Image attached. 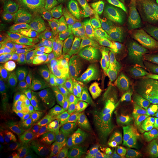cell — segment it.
Instances as JSON below:
<instances>
[{
    "label": "cell",
    "instance_id": "cell-43",
    "mask_svg": "<svg viewBox=\"0 0 158 158\" xmlns=\"http://www.w3.org/2000/svg\"><path fill=\"white\" fill-rule=\"evenodd\" d=\"M66 148L63 142H59L55 150L52 155L51 158H65Z\"/></svg>",
    "mask_w": 158,
    "mask_h": 158
},
{
    "label": "cell",
    "instance_id": "cell-41",
    "mask_svg": "<svg viewBox=\"0 0 158 158\" xmlns=\"http://www.w3.org/2000/svg\"><path fill=\"white\" fill-rule=\"evenodd\" d=\"M38 116V108L34 107L30 105L24 107L23 113L20 119L26 120L30 122H34Z\"/></svg>",
    "mask_w": 158,
    "mask_h": 158
},
{
    "label": "cell",
    "instance_id": "cell-32",
    "mask_svg": "<svg viewBox=\"0 0 158 158\" xmlns=\"http://www.w3.org/2000/svg\"><path fill=\"white\" fill-rule=\"evenodd\" d=\"M115 84L117 89L116 100V115L118 116L125 110V98L126 96L127 83L121 80L116 74L115 76Z\"/></svg>",
    "mask_w": 158,
    "mask_h": 158
},
{
    "label": "cell",
    "instance_id": "cell-37",
    "mask_svg": "<svg viewBox=\"0 0 158 158\" xmlns=\"http://www.w3.org/2000/svg\"><path fill=\"white\" fill-rule=\"evenodd\" d=\"M135 56L144 62L154 57L158 56V43L154 42L143 50L135 51Z\"/></svg>",
    "mask_w": 158,
    "mask_h": 158
},
{
    "label": "cell",
    "instance_id": "cell-35",
    "mask_svg": "<svg viewBox=\"0 0 158 158\" xmlns=\"http://www.w3.org/2000/svg\"><path fill=\"white\" fill-rule=\"evenodd\" d=\"M79 82L83 83L87 87L89 92H94L104 96L105 85L102 80L92 79L85 76H76Z\"/></svg>",
    "mask_w": 158,
    "mask_h": 158
},
{
    "label": "cell",
    "instance_id": "cell-49",
    "mask_svg": "<svg viewBox=\"0 0 158 158\" xmlns=\"http://www.w3.org/2000/svg\"><path fill=\"white\" fill-rule=\"evenodd\" d=\"M12 107V104L10 101L7 96L3 94L2 96H1L0 98V109L1 110L6 109L7 108Z\"/></svg>",
    "mask_w": 158,
    "mask_h": 158
},
{
    "label": "cell",
    "instance_id": "cell-36",
    "mask_svg": "<svg viewBox=\"0 0 158 158\" xmlns=\"http://www.w3.org/2000/svg\"><path fill=\"white\" fill-rule=\"evenodd\" d=\"M110 115H111V114L110 113L107 104H102L100 107L97 108L94 118L85 128H96L100 125L104 119H105Z\"/></svg>",
    "mask_w": 158,
    "mask_h": 158
},
{
    "label": "cell",
    "instance_id": "cell-5",
    "mask_svg": "<svg viewBox=\"0 0 158 158\" xmlns=\"http://www.w3.org/2000/svg\"><path fill=\"white\" fill-rule=\"evenodd\" d=\"M57 49L64 59L73 63L77 67L89 62L93 57L89 41L77 31L66 34Z\"/></svg>",
    "mask_w": 158,
    "mask_h": 158
},
{
    "label": "cell",
    "instance_id": "cell-13",
    "mask_svg": "<svg viewBox=\"0 0 158 158\" xmlns=\"http://www.w3.org/2000/svg\"><path fill=\"white\" fill-rule=\"evenodd\" d=\"M57 143V139L54 134L44 133L35 136L31 142V146L35 158H51Z\"/></svg>",
    "mask_w": 158,
    "mask_h": 158
},
{
    "label": "cell",
    "instance_id": "cell-59",
    "mask_svg": "<svg viewBox=\"0 0 158 158\" xmlns=\"http://www.w3.org/2000/svg\"><path fill=\"white\" fill-rule=\"evenodd\" d=\"M143 158V156H142V155H141V156H139V157H138V158Z\"/></svg>",
    "mask_w": 158,
    "mask_h": 158
},
{
    "label": "cell",
    "instance_id": "cell-15",
    "mask_svg": "<svg viewBox=\"0 0 158 158\" xmlns=\"http://www.w3.org/2000/svg\"><path fill=\"white\" fill-rule=\"evenodd\" d=\"M39 66L52 73L70 76L77 70V66L63 57H48L40 59Z\"/></svg>",
    "mask_w": 158,
    "mask_h": 158
},
{
    "label": "cell",
    "instance_id": "cell-28",
    "mask_svg": "<svg viewBox=\"0 0 158 158\" xmlns=\"http://www.w3.org/2000/svg\"><path fill=\"white\" fill-rule=\"evenodd\" d=\"M32 133V130L31 125L23 121L16 122L11 125L8 130V134L19 143L27 141L31 137Z\"/></svg>",
    "mask_w": 158,
    "mask_h": 158
},
{
    "label": "cell",
    "instance_id": "cell-25",
    "mask_svg": "<svg viewBox=\"0 0 158 158\" xmlns=\"http://www.w3.org/2000/svg\"><path fill=\"white\" fill-rule=\"evenodd\" d=\"M117 72L109 73L107 76L102 79L105 85L104 97L106 104L113 117L116 115L117 89L115 84V76Z\"/></svg>",
    "mask_w": 158,
    "mask_h": 158
},
{
    "label": "cell",
    "instance_id": "cell-3",
    "mask_svg": "<svg viewBox=\"0 0 158 158\" xmlns=\"http://www.w3.org/2000/svg\"><path fill=\"white\" fill-rule=\"evenodd\" d=\"M91 0H45L51 14L62 22L77 25L89 15Z\"/></svg>",
    "mask_w": 158,
    "mask_h": 158
},
{
    "label": "cell",
    "instance_id": "cell-42",
    "mask_svg": "<svg viewBox=\"0 0 158 158\" xmlns=\"http://www.w3.org/2000/svg\"><path fill=\"white\" fill-rule=\"evenodd\" d=\"M16 158H35L31 144L27 143L23 145Z\"/></svg>",
    "mask_w": 158,
    "mask_h": 158
},
{
    "label": "cell",
    "instance_id": "cell-20",
    "mask_svg": "<svg viewBox=\"0 0 158 158\" xmlns=\"http://www.w3.org/2000/svg\"><path fill=\"white\" fill-rule=\"evenodd\" d=\"M96 44L103 61L107 66L109 72H114L113 63L118 48L117 40L106 36L104 40L102 41H96Z\"/></svg>",
    "mask_w": 158,
    "mask_h": 158
},
{
    "label": "cell",
    "instance_id": "cell-54",
    "mask_svg": "<svg viewBox=\"0 0 158 158\" xmlns=\"http://www.w3.org/2000/svg\"><path fill=\"white\" fill-rule=\"evenodd\" d=\"M10 0H3V2L4 3V4H8V2L10 1Z\"/></svg>",
    "mask_w": 158,
    "mask_h": 158
},
{
    "label": "cell",
    "instance_id": "cell-21",
    "mask_svg": "<svg viewBox=\"0 0 158 158\" xmlns=\"http://www.w3.org/2000/svg\"><path fill=\"white\" fill-rule=\"evenodd\" d=\"M76 25L89 39L102 41L106 37L100 23L92 19L89 15L82 19Z\"/></svg>",
    "mask_w": 158,
    "mask_h": 158
},
{
    "label": "cell",
    "instance_id": "cell-31",
    "mask_svg": "<svg viewBox=\"0 0 158 158\" xmlns=\"http://www.w3.org/2000/svg\"><path fill=\"white\" fill-rule=\"evenodd\" d=\"M72 97L67 92H64L62 94L57 96L43 97V98H35L31 99L29 105L38 108L42 107H52V106L57 104L60 102L68 100Z\"/></svg>",
    "mask_w": 158,
    "mask_h": 158
},
{
    "label": "cell",
    "instance_id": "cell-14",
    "mask_svg": "<svg viewBox=\"0 0 158 158\" xmlns=\"http://www.w3.org/2000/svg\"><path fill=\"white\" fill-rule=\"evenodd\" d=\"M99 23L105 34L113 38L118 36L127 29L124 8L111 12Z\"/></svg>",
    "mask_w": 158,
    "mask_h": 158
},
{
    "label": "cell",
    "instance_id": "cell-23",
    "mask_svg": "<svg viewBox=\"0 0 158 158\" xmlns=\"http://www.w3.org/2000/svg\"><path fill=\"white\" fill-rule=\"evenodd\" d=\"M114 0H91L89 17L97 22H100L105 17L117 8Z\"/></svg>",
    "mask_w": 158,
    "mask_h": 158
},
{
    "label": "cell",
    "instance_id": "cell-50",
    "mask_svg": "<svg viewBox=\"0 0 158 158\" xmlns=\"http://www.w3.org/2000/svg\"><path fill=\"white\" fill-rule=\"evenodd\" d=\"M99 158H110V151L108 150L100 142V152Z\"/></svg>",
    "mask_w": 158,
    "mask_h": 158
},
{
    "label": "cell",
    "instance_id": "cell-38",
    "mask_svg": "<svg viewBox=\"0 0 158 158\" xmlns=\"http://www.w3.org/2000/svg\"><path fill=\"white\" fill-rule=\"evenodd\" d=\"M64 92L50 90L46 89H40L30 86L29 87V98L31 99L35 98H43L62 94Z\"/></svg>",
    "mask_w": 158,
    "mask_h": 158
},
{
    "label": "cell",
    "instance_id": "cell-17",
    "mask_svg": "<svg viewBox=\"0 0 158 158\" xmlns=\"http://www.w3.org/2000/svg\"><path fill=\"white\" fill-rule=\"evenodd\" d=\"M118 48L113 63V71L115 72L119 64L127 62L135 57L134 47L130 40L128 32H124L117 39Z\"/></svg>",
    "mask_w": 158,
    "mask_h": 158
},
{
    "label": "cell",
    "instance_id": "cell-33",
    "mask_svg": "<svg viewBox=\"0 0 158 158\" xmlns=\"http://www.w3.org/2000/svg\"><path fill=\"white\" fill-rule=\"evenodd\" d=\"M75 100L83 102L93 107H99L105 102V97L94 92H86L73 97Z\"/></svg>",
    "mask_w": 158,
    "mask_h": 158
},
{
    "label": "cell",
    "instance_id": "cell-39",
    "mask_svg": "<svg viewBox=\"0 0 158 158\" xmlns=\"http://www.w3.org/2000/svg\"><path fill=\"white\" fill-rule=\"evenodd\" d=\"M6 94L10 101L12 104V107H24L28 105L31 102V99L30 98H22L19 97L17 95L12 93L8 89L5 90L4 93Z\"/></svg>",
    "mask_w": 158,
    "mask_h": 158
},
{
    "label": "cell",
    "instance_id": "cell-24",
    "mask_svg": "<svg viewBox=\"0 0 158 158\" xmlns=\"http://www.w3.org/2000/svg\"><path fill=\"white\" fill-rule=\"evenodd\" d=\"M30 27H20L7 23L3 31V36L10 44L19 45L27 42Z\"/></svg>",
    "mask_w": 158,
    "mask_h": 158
},
{
    "label": "cell",
    "instance_id": "cell-9",
    "mask_svg": "<svg viewBox=\"0 0 158 158\" xmlns=\"http://www.w3.org/2000/svg\"><path fill=\"white\" fill-rule=\"evenodd\" d=\"M148 73L146 67L128 81L125 98V110L136 108L141 98L147 83Z\"/></svg>",
    "mask_w": 158,
    "mask_h": 158
},
{
    "label": "cell",
    "instance_id": "cell-8",
    "mask_svg": "<svg viewBox=\"0 0 158 158\" xmlns=\"http://www.w3.org/2000/svg\"><path fill=\"white\" fill-rule=\"evenodd\" d=\"M134 18L151 36L158 40V15L152 0H139L135 8Z\"/></svg>",
    "mask_w": 158,
    "mask_h": 158
},
{
    "label": "cell",
    "instance_id": "cell-53",
    "mask_svg": "<svg viewBox=\"0 0 158 158\" xmlns=\"http://www.w3.org/2000/svg\"><path fill=\"white\" fill-rule=\"evenodd\" d=\"M32 1H33L35 2H36L38 4H44V1H45V0H32Z\"/></svg>",
    "mask_w": 158,
    "mask_h": 158
},
{
    "label": "cell",
    "instance_id": "cell-27",
    "mask_svg": "<svg viewBox=\"0 0 158 158\" xmlns=\"http://www.w3.org/2000/svg\"><path fill=\"white\" fill-rule=\"evenodd\" d=\"M23 145L15 141L5 131L1 130L0 151L5 158H16Z\"/></svg>",
    "mask_w": 158,
    "mask_h": 158
},
{
    "label": "cell",
    "instance_id": "cell-30",
    "mask_svg": "<svg viewBox=\"0 0 158 158\" xmlns=\"http://www.w3.org/2000/svg\"><path fill=\"white\" fill-rule=\"evenodd\" d=\"M24 107H12L1 110L0 125L1 127H7L19 120L23 113Z\"/></svg>",
    "mask_w": 158,
    "mask_h": 158
},
{
    "label": "cell",
    "instance_id": "cell-56",
    "mask_svg": "<svg viewBox=\"0 0 158 158\" xmlns=\"http://www.w3.org/2000/svg\"><path fill=\"white\" fill-rule=\"evenodd\" d=\"M143 158H150L149 156H147V155H143Z\"/></svg>",
    "mask_w": 158,
    "mask_h": 158
},
{
    "label": "cell",
    "instance_id": "cell-40",
    "mask_svg": "<svg viewBox=\"0 0 158 158\" xmlns=\"http://www.w3.org/2000/svg\"><path fill=\"white\" fill-rule=\"evenodd\" d=\"M29 87L30 86L25 83H18L14 85L8 90L12 93L17 95L22 98H29ZM31 99V98H30Z\"/></svg>",
    "mask_w": 158,
    "mask_h": 158
},
{
    "label": "cell",
    "instance_id": "cell-61",
    "mask_svg": "<svg viewBox=\"0 0 158 158\" xmlns=\"http://www.w3.org/2000/svg\"></svg>",
    "mask_w": 158,
    "mask_h": 158
},
{
    "label": "cell",
    "instance_id": "cell-6",
    "mask_svg": "<svg viewBox=\"0 0 158 158\" xmlns=\"http://www.w3.org/2000/svg\"><path fill=\"white\" fill-rule=\"evenodd\" d=\"M39 11L25 0H10L8 3L6 21L20 27H29L38 18Z\"/></svg>",
    "mask_w": 158,
    "mask_h": 158
},
{
    "label": "cell",
    "instance_id": "cell-11",
    "mask_svg": "<svg viewBox=\"0 0 158 158\" xmlns=\"http://www.w3.org/2000/svg\"><path fill=\"white\" fill-rule=\"evenodd\" d=\"M75 142L79 150L87 158H99L100 142L94 130L89 128L77 133Z\"/></svg>",
    "mask_w": 158,
    "mask_h": 158
},
{
    "label": "cell",
    "instance_id": "cell-34",
    "mask_svg": "<svg viewBox=\"0 0 158 158\" xmlns=\"http://www.w3.org/2000/svg\"><path fill=\"white\" fill-rule=\"evenodd\" d=\"M34 123L35 125L40 129H48L53 127L51 107L38 108V116Z\"/></svg>",
    "mask_w": 158,
    "mask_h": 158
},
{
    "label": "cell",
    "instance_id": "cell-16",
    "mask_svg": "<svg viewBox=\"0 0 158 158\" xmlns=\"http://www.w3.org/2000/svg\"><path fill=\"white\" fill-rule=\"evenodd\" d=\"M158 102V75L151 74L147 80L141 98L136 108L141 112L156 106Z\"/></svg>",
    "mask_w": 158,
    "mask_h": 158
},
{
    "label": "cell",
    "instance_id": "cell-22",
    "mask_svg": "<svg viewBox=\"0 0 158 158\" xmlns=\"http://www.w3.org/2000/svg\"><path fill=\"white\" fill-rule=\"evenodd\" d=\"M74 100L73 97H72L51 107V117L53 127L60 129L64 126L66 119L71 113L70 106Z\"/></svg>",
    "mask_w": 158,
    "mask_h": 158
},
{
    "label": "cell",
    "instance_id": "cell-12",
    "mask_svg": "<svg viewBox=\"0 0 158 158\" xmlns=\"http://www.w3.org/2000/svg\"><path fill=\"white\" fill-rule=\"evenodd\" d=\"M63 57L57 48L53 46H37L29 48L21 53L19 63L25 66H39V61L44 57Z\"/></svg>",
    "mask_w": 158,
    "mask_h": 158
},
{
    "label": "cell",
    "instance_id": "cell-52",
    "mask_svg": "<svg viewBox=\"0 0 158 158\" xmlns=\"http://www.w3.org/2000/svg\"><path fill=\"white\" fill-rule=\"evenodd\" d=\"M110 158H134L131 156H118L116 155L113 154V153L110 151Z\"/></svg>",
    "mask_w": 158,
    "mask_h": 158
},
{
    "label": "cell",
    "instance_id": "cell-26",
    "mask_svg": "<svg viewBox=\"0 0 158 158\" xmlns=\"http://www.w3.org/2000/svg\"><path fill=\"white\" fill-rule=\"evenodd\" d=\"M145 67V62L135 56L134 59L119 64L117 68V74L119 79L126 82Z\"/></svg>",
    "mask_w": 158,
    "mask_h": 158
},
{
    "label": "cell",
    "instance_id": "cell-18",
    "mask_svg": "<svg viewBox=\"0 0 158 158\" xmlns=\"http://www.w3.org/2000/svg\"><path fill=\"white\" fill-rule=\"evenodd\" d=\"M109 71L104 61L92 59L89 62L80 66L74 73L76 76H85L92 79L102 80L105 78Z\"/></svg>",
    "mask_w": 158,
    "mask_h": 158
},
{
    "label": "cell",
    "instance_id": "cell-44",
    "mask_svg": "<svg viewBox=\"0 0 158 158\" xmlns=\"http://www.w3.org/2000/svg\"><path fill=\"white\" fill-rule=\"evenodd\" d=\"M66 92L72 97H73L74 96H77L86 92H89V90L85 84L81 82H79V85L76 87L70 89Z\"/></svg>",
    "mask_w": 158,
    "mask_h": 158
},
{
    "label": "cell",
    "instance_id": "cell-4",
    "mask_svg": "<svg viewBox=\"0 0 158 158\" xmlns=\"http://www.w3.org/2000/svg\"><path fill=\"white\" fill-rule=\"evenodd\" d=\"M141 155L152 158L158 152V111H145L138 124Z\"/></svg>",
    "mask_w": 158,
    "mask_h": 158
},
{
    "label": "cell",
    "instance_id": "cell-46",
    "mask_svg": "<svg viewBox=\"0 0 158 158\" xmlns=\"http://www.w3.org/2000/svg\"><path fill=\"white\" fill-rule=\"evenodd\" d=\"M92 107L90 106L85 104L83 102H79L77 100H74L70 106V110L71 112L76 111H81L87 110Z\"/></svg>",
    "mask_w": 158,
    "mask_h": 158
},
{
    "label": "cell",
    "instance_id": "cell-2",
    "mask_svg": "<svg viewBox=\"0 0 158 158\" xmlns=\"http://www.w3.org/2000/svg\"><path fill=\"white\" fill-rule=\"evenodd\" d=\"M66 33L48 17L40 16L30 27L27 44L29 48L37 46H53L58 48L62 44Z\"/></svg>",
    "mask_w": 158,
    "mask_h": 158
},
{
    "label": "cell",
    "instance_id": "cell-1",
    "mask_svg": "<svg viewBox=\"0 0 158 158\" xmlns=\"http://www.w3.org/2000/svg\"><path fill=\"white\" fill-rule=\"evenodd\" d=\"M141 113L136 108L124 110L115 119V136L131 156H141L138 124Z\"/></svg>",
    "mask_w": 158,
    "mask_h": 158
},
{
    "label": "cell",
    "instance_id": "cell-55",
    "mask_svg": "<svg viewBox=\"0 0 158 158\" xmlns=\"http://www.w3.org/2000/svg\"><path fill=\"white\" fill-rule=\"evenodd\" d=\"M152 158H158V154H156V155H155Z\"/></svg>",
    "mask_w": 158,
    "mask_h": 158
},
{
    "label": "cell",
    "instance_id": "cell-45",
    "mask_svg": "<svg viewBox=\"0 0 158 158\" xmlns=\"http://www.w3.org/2000/svg\"><path fill=\"white\" fill-rule=\"evenodd\" d=\"M145 67L153 74L158 75V56L145 62Z\"/></svg>",
    "mask_w": 158,
    "mask_h": 158
},
{
    "label": "cell",
    "instance_id": "cell-58",
    "mask_svg": "<svg viewBox=\"0 0 158 158\" xmlns=\"http://www.w3.org/2000/svg\"><path fill=\"white\" fill-rule=\"evenodd\" d=\"M154 1H155V2H156V4H158V0H154Z\"/></svg>",
    "mask_w": 158,
    "mask_h": 158
},
{
    "label": "cell",
    "instance_id": "cell-19",
    "mask_svg": "<svg viewBox=\"0 0 158 158\" xmlns=\"http://www.w3.org/2000/svg\"><path fill=\"white\" fill-rule=\"evenodd\" d=\"M96 108L73 111L69 114L65 122L64 127L69 130H80L85 128L95 117Z\"/></svg>",
    "mask_w": 158,
    "mask_h": 158
},
{
    "label": "cell",
    "instance_id": "cell-10",
    "mask_svg": "<svg viewBox=\"0 0 158 158\" xmlns=\"http://www.w3.org/2000/svg\"><path fill=\"white\" fill-rule=\"evenodd\" d=\"M126 25L127 32L136 51L143 50L156 42L135 18L128 15L126 18Z\"/></svg>",
    "mask_w": 158,
    "mask_h": 158
},
{
    "label": "cell",
    "instance_id": "cell-48",
    "mask_svg": "<svg viewBox=\"0 0 158 158\" xmlns=\"http://www.w3.org/2000/svg\"><path fill=\"white\" fill-rule=\"evenodd\" d=\"M15 74H13L12 72H8L7 70H4L2 69H1V73H0V83L3 84L8 81L10 79L12 78Z\"/></svg>",
    "mask_w": 158,
    "mask_h": 158
},
{
    "label": "cell",
    "instance_id": "cell-60",
    "mask_svg": "<svg viewBox=\"0 0 158 158\" xmlns=\"http://www.w3.org/2000/svg\"><path fill=\"white\" fill-rule=\"evenodd\" d=\"M0 158H5L2 155H1V156H0Z\"/></svg>",
    "mask_w": 158,
    "mask_h": 158
},
{
    "label": "cell",
    "instance_id": "cell-51",
    "mask_svg": "<svg viewBox=\"0 0 158 158\" xmlns=\"http://www.w3.org/2000/svg\"><path fill=\"white\" fill-rule=\"evenodd\" d=\"M117 6H122L128 5L135 0H114Z\"/></svg>",
    "mask_w": 158,
    "mask_h": 158
},
{
    "label": "cell",
    "instance_id": "cell-47",
    "mask_svg": "<svg viewBox=\"0 0 158 158\" xmlns=\"http://www.w3.org/2000/svg\"><path fill=\"white\" fill-rule=\"evenodd\" d=\"M65 158H87L80 150L76 148L66 149Z\"/></svg>",
    "mask_w": 158,
    "mask_h": 158
},
{
    "label": "cell",
    "instance_id": "cell-57",
    "mask_svg": "<svg viewBox=\"0 0 158 158\" xmlns=\"http://www.w3.org/2000/svg\"><path fill=\"white\" fill-rule=\"evenodd\" d=\"M156 110H157V111H158V102L157 103V104H156Z\"/></svg>",
    "mask_w": 158,
    "mask_h": 158
},
{
    "label": "cell",
    "instance_id": "cell-7",
    "mask_svg": "<svg viewBox=\"0 0 158 158\" xmlns=\"http://www.w3.org/2000/svg\"><path fill=\"white\" fill-rule=\"evenodd\" d=\"M76 76H62L48 72L38 78L23 83L37 89L66 92L79 83Z\"/></svg>",
    "mask_w": 158,
    "mask_h": 158
},
{
    "label": "cell",
    "instance_id": "cell-29",
    "mask_svg": "<svg viewBox=\"0 0 158 158\" xmlns=\"http://www.w3.org/2000/svg\"><path fill=\"white\" fill-rule=\"evenodd\" d=\"M12 66L17 74L23 80V83L37 79L48 72L40 66L23 65L19 62H14Z\"/></svg>",
    "mask_w": 158,
    "mask_h": 158
}]
</instances>
